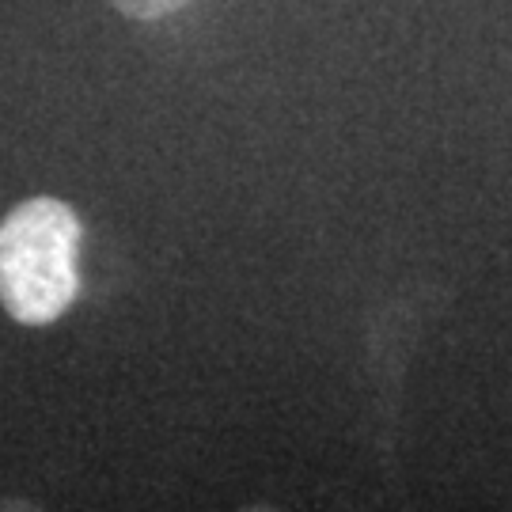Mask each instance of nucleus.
I'll use <instances>...</instances> for the list:
<instances>
[{"instance_id": "nucleus-2", "label": "nucleus", "mask_w": 512, "mask_h": 512, "mask_svg": "<svg viewBox=\"0 0 512 512\" xmlns=\"http://www.w3.org/2000/svg\"><path fill=\"white\" fill-rule=\"evenodd\" d=\"M110 8H118L122 16L129 19H141V23H148V19H167L175 16V12H183V8H190L194 0H107Z\"/></svg>"}, {"instance_id": "nucleus-1", "label": "nucleus", "mask_w": 512, "mask_h": 512, "mask_svg": "<svg viewBox=\"0 0 512 512\" xmlns=\"http://www.w3.org/2000/svg\"><path fill=\"white\" fill-rule=\"evenodd\" d=\"M80 217L69 202L27 198L0 220V308L23 327H46L80 293Z\"/></svg>"}]
</instances>
